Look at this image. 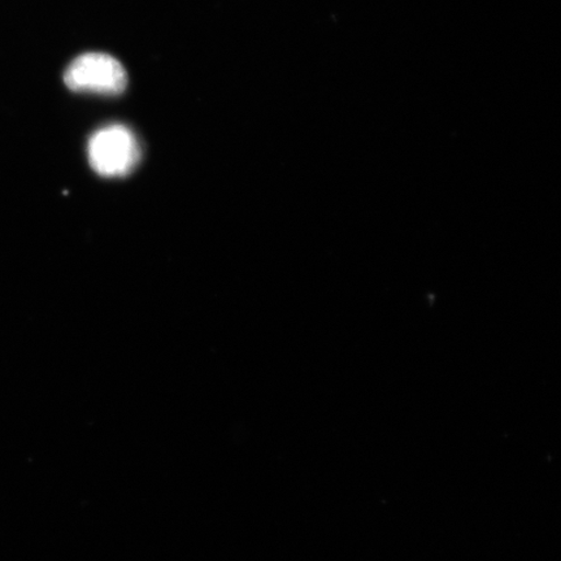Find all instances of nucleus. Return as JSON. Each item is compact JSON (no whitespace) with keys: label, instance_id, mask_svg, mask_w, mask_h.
Segmentation results:
<instances>
[{"label":"nucleus","instance_id":"nucleus-1","mask_svg":"<svg viewBox=\"0 0 561 561\" xmlns=\"http://www.w3.org/2000/svg\"><path fill=\"white\" fill-rule=\"evenodd\" d=\"M90 165L103 178H124L135 171L140 160V146L124 125H108L94 133L88 145Z\"/></svg>","mask_w":561,"mask_h":561},{"label":"nucleus","instance_id":"nucleus-2","mask_svg":"<svg viewBox=\"0 0 561 561\" xmlns=\"http://www.w3.org/2000/svg\"><path fill=\"white\" fill-rule=\"evenodd\" d=\"M65 82L73 91L117 95L125 90L128 76L122 62L114 56L89 53L70 62L65 73Z\"/></svg>","mask_w":561,"mask_h":561}]
</instances>
